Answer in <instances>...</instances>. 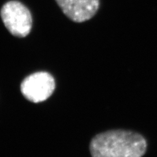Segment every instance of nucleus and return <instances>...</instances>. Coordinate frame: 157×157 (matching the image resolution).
<instances>
[{"mask_svg":"<svg viewBox=\"0 0 157 157\" xmlns=\"http://www.w3.org/2000/svg\"><path fill=\"white\" fill-rule=\"evenodd\" d=\"M145 137L137 132L114 130L96 136L91 141L92 157H142L147 151Z\"/></svg>","mask_w":157,"mask_h":157,"instance_id":"f257e3e1","label":"nucleus"},{"mask_svg":"<svg viewBox=\"0 0 157 157\" xmlns=\"http://www.w3.org/2000/svg\"><path fill=\"white\" fill-rule=\"evenodd\" d=\"M0 15L5 26L13 36L25 37L30 33L33 25L32 13L21 2L13 0L5 3Z\"/></svg>","mask_w":157,"mask_h":157,"instance_id":"f03ea898","label":"nucleus"},{"mask_svg":"<svg viewBox=\"0 0 157 157\" xmlns=\"http://www.w3.org/2000/svg\"><path fill=\"white\" fill-rule=\"evenodd\" d=\"M23 96L33 103L46 100L55 88V79L47 72H37L27 77L21 86Z\"/></svg>","mask_w":157,"mask_h":157,"instance_id":"7ed1b4c3","label":"nucleus"},{"mask_svg":"<svg viewBox=\"0 0 157 157\" xmlns=\"http://www.w3.org/2000/svg\"><path fill=\"white\" fill-rule=\"evenodd\" d=\"M63 13L71 21L84 22L94 17L100 8V0H55Z\"/></svg>","mask_w":157,"mask_h":157,"instance_id":"20e7f679","label":"nucleus"}]
</instances>
